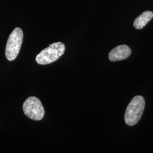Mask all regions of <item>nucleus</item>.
I'll return each instance as SVG.
<instances>
[{
    "label": "nucleus",
    "instance_id": "nucleus-2",
    "mask_svg": "<svg viewBox=\"0 0 153 153\" xmlns=\"http://www.w3.org/2000/svg\"><path fill=\"white\" fill-rule=\"evenodd\" d=\"M65 51V45L62 42H56L49 45L42 50L36 57V61L40 65H47L57 60Z\"/></svg>",
    "mask_w": 153,
    "mask_h": 153
},
{
    "label": "nucleus",
    "instance_id": "nucleus-4",
    "mask_svg": "<svg viewBox=\"0 0 153 153\" xmlns=\"http://www.w3.org/2000/svg\"><path fill=\"white\" fill-rule=\"evenodd\" d=\"M24 114L33 120H41L44 117L43 105L40 99L35 97L28 98L23 104Z\"/></svg>",
    "mask_w": 153,
    "mask_h": 153
},
{
    "label": "nucleus",
    "instance_id": "nucleus-3",
    "mask_svg": "<svg viewBox=\"0 0 153 153\" xmlns=\"http://www.w3.org/2000/svg\"><path fill=\"white\" fill-rule=\"evenodd\" d=\"M23 39L22 29L16 27L10 35L6 46L5 56L7 60H14L19 54Z\"/></svg>",
    "mask_w": 153,
    "mask_h": 153
},
{
    "label": "nucleus",
    "instance_id": "nucleus-5",
    "mask_svg": "<svg viewBox=\"0 0 153 153\" xmlns=\"http://www.w3.org/2000/svg\"><path fill=\"white\" fill-rule=\"evenodd\" d=\"M131 52V49L128 45H120L110 51L108 59L112 62L124 60L130 56Z\"/></svg>",
    "mask_w": 153,
    "mask_h": 153
},
{
    "label": "nucleus",
    "instance_id": "nucleus-1",
    "mask_svg": "<svg viewBox=\"0 0 153 153\" xmlns=\"http://www.w3.org/2000/svg\"><path fill=\"white\" fill-rule=\"evenodd\" d=\"M145 101L142 96H136L128 104L124 116L126 124L129 126L136 125L141 119L145 109Z\"/></svg>",
    "mask_w": 153,
    "mask_h": 153
},
{
    "label": "nucleus",
    "instance_id": "nucleus-6",
    "mask_svg": "<svg viewBox=\"0 0 153 153\" xmlns=\"http://www.w3.org/2000/svg\"><path fill=\"white\" fill-rule=\"evenodd\" d=\"M153 18V12L144 11L137 17L133 23V26L136 29H142Z\"/></svg>",
    "mask_w": 153,
    "mask_h": 153
}]
</instances>
